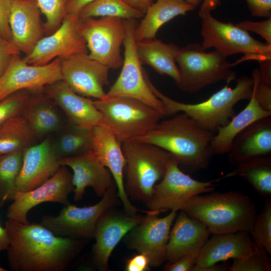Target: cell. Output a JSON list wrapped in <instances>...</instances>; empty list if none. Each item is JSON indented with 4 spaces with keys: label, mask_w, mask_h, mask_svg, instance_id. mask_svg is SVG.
<instances>
[{
    "label": "cell",
    "mask_w": 271,
    "mask_h": 271,
    "mask_svg": "<svg viewBox=\"0 0 271 271\" xmlns=\"http://www.w3.org/2000/svg\"><path fill=\"white\" fill-rule=\"evenodd\" d=\"M144 216L137 213L127 214L115 207L105 211L98 218L94 234L95 242L91 253L92 260L100 271L108 269L111 254L125 235L143 219Z\"/></svg>",
    "instance_id": "ac0fdd59"
},
{
    "label": "cell",
    "mask_w": 271,
    "mask_h": 271,
    "mask_svg": "<svg viewBox=\"0 0 271 271\" xmlns=\"http://www.w3.org/2000/svg\"><path fill=\"white\" fill-rule=\"evenodd\" d=\"M11 0H0V34L11 42L12 35L9 25Z\"/></svg>",
    "instance_id": "ee69618b"
},
{
    "label": "cell",
    "mask_w": 271,
    "mask_h": 271,
    "mask_svg": "<svg viewBox=\"0 0 271 271\" xmlns=\"http://www.w3.org/2000/svg\"><path fill=\"white\" fill-rule=\"evenodd\" d=\"M61 80L60 58L46 65H33L26 63L20 54H16L0 76V100L22 90L43 91L46 85Z\"/></svg>",
    "instance_id": "2e32d148"
},
{
    "label": "cell",
    "mask_w": 271,
    "mask_h": 271,
    "mask_svg": "<svg viewBox=\"0 0 271 271\" xmlns=\"http://www.w3.org/2000/svg\"><path fill=\"white\" fill-rule=\"evenodd\" d=\"M251 78L255 99L263 109L271 111V86L260 80L258 68L253 70Z\"/></svg>",
    "instance_id": "ab89813d"
},
{
    "label": "cell",
    "mask_w": 271,
    "mask_h": 271,
    "mask_svg": "<svg viewBox=\"0 0 271 271\" xmlns=\"http://www.w3.org/2000/svg\"><path fill=\"white\" fill-rule=\"evenodd\" d=\"M195 8L184 0H156L149 7L141 23L136 27V41L156 38L158 31L165 24Z\"/></svg>",
    "instance_id": "4316f807"
},
{
    "label": "cell",
    "mask_w": 271,
    "mask_h": 271,
    "mask_svg": "<svg viewBox=\"0 0 271 271\" xmlns=\"http://www.w3.org/2000/svg\"><path fill=\"white\" fill-rule=\"evenodd\" d=\"M199 16L202 21L201 45L204 50L214 48L226 57L245 54L239 62L251 59L258 62L271 60V45L255 39L236 25L217 20L209 11L200 10Z\"/></svg>",
    "instance_id": "ba28073f"
},
{
    "label": "cell",
    "mask_w": 271,
    "mask_h": 271,
    "mask_svg": "<svg viewBox=\"0 0 271 271\" xmlns=\"http://www.w3.org/2000/svg\"><path fill=\"white\" fill-rule=\"evenodd\" d=\"M254 244L253 253L245 257L233 259L229 271H270V259L266 251Z\"/></svg>",
    "instance_id": "74e56055"
},
{
    "label": "cell",
    "mask_w": 271,
    "mask_h": 271,
    "mask_svg": "<svg viewBox=\"0 0 271 271\" xmlns=\"http://www.w3.org/2000/svg\"><path fill=\"white\" fill-rule=\"evenodd\" d=\"M249 100L243 110L217 130L211 144L213 155L227 154L234 139L241 131L255 121L271 116V111L263 109L259 105L253 92Z\"/></svg>",
    "instance_id": "f546056e"
},
{
    "label": "cell",
    "mask_w": 271,
    "mask_h": 271,
    "mask_svg": "<svg viewBox=\"0 0 271 271\" xmlns=\"http://www.w3.org/2000/svg\"><path fill=\"white\" fill-rule=\"evenodd\" d=\"M72 174L61 165L55 174L46 182L27 192L17 191L7 211L9 219L29 223L27 215L34 207L44 202H56L64 206L70 204L69 195L73 192Z\"/></svg>",
    "instance_id": "9a60e30c"
},
{
    "label": "cell",
    "mask_w": 271,
    "mask_h": 271,
    "mask_svg": "<svg viewBox=\"0 0 271 271\" xmlns=\"http://www.w3.org/2000/svg\"><path fill=\"white\" fill-rule=\"evenodd\" d=\"M109 68L91 59L88 54L60 58L62 80L76 93L84 97L102 99L104 87L108 84Z\"/></svg>",
    "instance_id": "e0dca14e"
},
{
    "label": "cell",
    "mask_w": 271,
    "mask_h": 271,
    "mask_svg": "<svg viewBox=\"0 0 271 271\" xmlns=\"http://www.w3.org/2000/svg\"><path fill=\"white\" fill-rule=\"evenodd\" d=\"M32 93L22 90L0 100V126L9 119L23 114Z\"/></svg>",
    "instance_id": "f35d334b"
},
{
    "label": "cell",
    "mask_w": 271,
    "mask_h": 271,
    "mask_svg": "<svg viewBox=\"0 0 271 271\" xmlns=\"http://www.w3.org/2000/svg\"><path fill=\"white\" fill-rule=\"evenodd\" d=\"M251 15L254 17H271V0H245Z\"/></svg>",
    "instance_id": "f6af8a7d"
},
{
    "label": "cell",
    "mask_w": 271,
    "mask_h": 271,
    "mask_svg": "<svg viewBox=\"0 0 271 271\" xmlns=\"http://www.w3.org/2000/svg\"><path fill=\"white\" fill-rule=\"evenodd\" d=\"M249 234L246 231H239L213 234L201 247L191 271H201L220 261L251 255L254 252L255 244Z\"/></svg>",
    "instance_id": "603a6c76"
},
{
    "label": "cell",
    "mask_w": 271,
    "mask_h": 271,
    "mask_svg": "<svg viewBox=\"0 0 271 271\" xmlns=\"http://www.w3.org/2000/svg\"><path fill=\"white\" fill-rule=\"evenodd\" d=\"M79 20L80 31L86 41L89 57L109 69L121 67V47L126 34V20L109 17Z\"/></svg>",
    "instance_id": "8fae6325"
},
{
    "label": "cell",
    "mask_w": 271,
    "mask_h": 271,
    "mask_svg": "<svg viewBox=\"0 0 271 271\" xmlns=\"http://www.w3.org/2000/svg\"><path fill=\"white\" fill-rule=\"evenodd\" d=\"M93 102L101 114L100 124L108 128L121 143L144 135L165 116L133 98L106 96Z\"/></svg>",
    "instance_id": "8992f818"
},
{
    "label": "cell",
    "mask_w": 271,
    "mask_h": 271,
    "mask_svg": "<svg viewBox=\"0 0 271 271\" xmlns=\"http://www.w3.org/2000/svg\"><path fill=\"white\" fill-rule=\"evenodd\" d=\"M230 265L226 263L222 264H214L204 268L201 271H226L229 270Z\"/></svg>",
    "instance_id": "f5cc1de1"
},
{
    "label": "cell",
    "mask_w": 271,
    "mask_h": 271,
    "mask_svg": "<svg viewBox=\"0 0 271 271\" xmlns=\"http://www.w3.org/2000/svg\"><path fill=\"white\" fill-rule=\"evenodd\" d=\"M227 154L234 165L254 157L271 155V116L255 121L241 131Z\"/></svg>",
    "instance_id": "484cf974"
},
{
    "label": "cell",
    "mask_w": 271,
    "mask_h": 271,
    "mask_svg": "<svg viewBox=\"0 0 271 271\" xmlns=\"http://www.w3.org/2000/svg\"><path fill=\"white\" fill-rule=\"evenodd\" d=\"M54 102L44 92H33L23 115L36 139L58 132L65 124Z\"/></svg>",
    "instance_id": "83f0119b"
},
{
    "label": "cell",
    "mask_w": 271,
    "mask_h": 271,
    "mask_svg": "<svg viewBox=\"0 0 271 271\" xmlns=\"http://www.w3.org/2000/svg\"><path fill=\"white\" fill-rule=\"evenodd\" d=\"M142 221L124 237L127 247L146 255L151 266L159 267L165 261L170 231L177 215L171 211L163 217L148 211Z\"/></svg>",
    "instance_id": "4fadbf2b"
},
{
    "label": "cell",
    "mask_w": 271,
    "mask_h": 271,
    "mask_svg": "<svg viewBox=\"0 0 271 271\" xmlns=\"http://www.w3.org/2000/svg\"><path fill=\"white\" fill-rule=\"evenodd\" d=\"M215 134L184 113L159 122L134 140L156 146L173 155L189 173L206 169L213 156L211 144Z\"/></svg>",
    "instance_id": "7a4b0ae2"
},
{
    "label": "cell",
    "mask_w": 271,
    "mask_h": 271,
    "mask_svg": "<svg viewBox=\"0 0 271 271\" xmlns=\"http://www.w3.org/2000/svg\"><path fill=\"white\" fill-rule=\"evenodd\" d=\"M125 159L124 185L128 198L149 200L154 186L163 178L172 157L169 152L147 143L130 140L121 143Z\"/></svg>",
    "instance_id": "5b68a950"
},
{
    "label": "cell",
    "mask_w": 271,
    "mask_h": 271,
    "mask_svg": "<svg viewBox=\"0 0 271 271\" xmlns=\"http://www.w3.org/2000/svg\"><path fill=\"white\" fill-rule=\"evenodd\" d=\"M60 164L70 168L73 171V199L75 202L82 199L87 187H91L98 197H102L115 183L109 170L92 150L79 156L61 159Z\"/></svg>",
    "instance_id": "7402d4cb"
},
{
    "label": "cell",
    "mask_w": 271,
    "mask_h": 271,
    "mask_svg": "<svg viewBox=\"0 0 271 271\" xmlns=\"http://www.w3.org/2000/svg\"><path fill=\"white\" fill-rule=\"evenodd\" d=\"M49 137L33 144L24 152L22 168L16 181L17 191L27 192L42 185L61 167Z\"/></svg>",
    "instance_id": "ffe728a7"
},
{
    "label": "cell",
    "mask_w": 271,
    "mask_h": 271,
    "mask_svg": "<svg viewBox=\"0 0 271 271\" xmlns=\"http://www.w3.org/2000/svg\"><path fill=\"white\" fill-rule=\"evenodd\" d=\"M233 171L223 178L239 176L245 179L259 194L267 199L271 197V156H261L235 165Z\"/></svg>",
    "instance_id": "1f68e13d"
},
{
    "label": "cell",
    "mask_w": 271,
    "mask_h": 271,
    "mask_svg": "<svg viewBox=\"0 0 271 271\" xmlns=\"http://www.w3.org/2000/svg\"><path fill=\"white\" fill-rule=\"evenodd\" d=\"M136 43L137 54L141 63L150 66L160 75L170 76L180 88V72L175 59L179 48L172 43H164L156 38Z\"/></svg>",
    "instance_id": "f1b7e54d"
},
{
    "label": "cell",
    "mask_w": 271,
    "mask_h": 271,
    "mask_svg": "<svg viewBox=\"0 0 271 271\" xmlns=\"http://www.w3.org/2000/svg\"><path fill=\"white\" fill-rule=\"evenodd\" d=\"M181 210L202 221L213 234L239 231L250 233L257 216L251 199L234 191L196 195Z\"/></svg>",
    "instance_id": "3957f363"
},
{
    "label": "cell",
    "mask_w": 271,
    "mask_h": 271,
    "mask_svg": "<svg viewBox=\"0 0 271 271\" xmlns=\"http://www.w3.org/2000/svg\"><path fill=\"white\" fill-rule=\"evenodd\" d=\"M250 234L252 240L271 254V202L267 199L261 212L257 215Z\"/></svg>",
    "instance_id": "d590c367"
},
{
    "label": "cell",
    "mask_w": 271,
    "mask_h": 271,
    "mask_svg": "<svg viewBox=\"0 0 271 271\" xmlns=\"http://www.w3.org/2000/svg\"><path fill=\"white\" fill-rule=\"evenodd\" d=\"M192 6L196 8L201 5L203 0H184Z\"/></svg>",
    "instance_id": "db71d44e"
},
{
    "label": "cell",
    "mask_w": 271,
    "mask_h": 271,
    "mask_svg": "<svg viewBox=\"0 0 271 271\" xmlns=\"http://www.w3.org/2000/svg\"><path fill=\"white\" fill-rule=\"evenodd\" d=\"M258 69L260 80L271 86V60L259 61Z\"/></svg>",
    "instance_id": "c3c4849f"
},
{
    "label": "cell",
    "mask_w": 271,
    "mask_h": 271,
    "mask_svg": "<svg viewBox=\"0 0 271 271\" xmlns=\"http://www.w3.org/2000/svg\"><path fill=\"white\" fill-rule=\"evenodd\" d=\"M21 53L12 42L0 34V76L7 69L13 56Z\"/></svg>",
    "instance_id": "7bdbcfd3"
},
{
    "label": "cell",
    "mask_w": 271,
    "mask_h": 271,
    "mask_svg": "<svg viewBox=\"0 0 271 271\" xmlns=\"http://www.w3.org/2000/svg\"><path fill=\"white\" fill-rule=\"evenodd\" d=\"M41 13L36 0H11V42L25 56L30 54L44 37Z\"/></svg>",
    "instance_id": "44dd1931"
},
{
    "label": "cell",
    "mask_w": 271,
    "mask_h": 271,
    "mask_svg": "<svg viewBox=\"0 0 271 271\" xmlns=\"http://www.w3.org/2000/svg\"><path fill=\"white\" fill-rule=\"evenodd\" d=\"M218 180L200 181L191 178L181 170L173 156L163 178L154 186L150 198L145 204L147 211L160 214L167 211L181 210L192 197L213 191L214 183Z\"/></svg>",
    "instance_id": "9c48e42d"
},
{
    "label": "cell",
    "mask_w": 271,
    "mask_h": 271,
    "mask_svg": "<svg viewBox=\"0 0 271 271\" xmlns=\"http://www.w3.org/2000/svg\"><path fill=\"white\" fill-rule=\"evenodd\" d=\"M180 211L175 219L166 247L165 260L169 262L200 250L210 234L202 221Z\"/></svg>",
    "instance_id": "d4e9b609"
},
{
    "label": "cell",
    "mask_w": 271,
    "mask_h": 271,
    "mask_svg": "<svg viewBox=\"0 0 271 271\" xmlns=\"http://www.w3.org/2000/svg\"><path fill=\"white\" fill-rule=\"evenodd\" d=\"M46 22L44 24L45 34L49 35L61 25L66 15L68 0H36Z\"/></svg>",
    "instance_id": "8d00e7d4"
},
{
    "label": "cell",
    "mask_w": 271,
    "mask_h": 271,
    "mask_svg": "<svg viewBox=\"0 0 271 271\" xmlns=\"http://www.w3.org/2000/svg\"><path fill=\"white\" fill-rule=\"evenodd\" d=\"M95 0H68L66 15L71 14L79 16L81 10Z\"/></svg>",
    "instance_id": "7dc6e473"
},
{
    "label": "cell",
    "mask_w": 271,
    "mask_h": 271,
    "mask_svg": "<svg viewBox=\"0 0 271 271\" xmlns=\"http://www.w3.org/2000/svg\"><path fill=\"white\" fill-rule=\"evenodd\" d=\"M36 139L23 114L14 116L0 126V156L24 152Z\"/></svg>",
    "instance_id": "d6a6232c"
},
{
    "label": "cell",
    "mask_w": 271,
    "mask_h": 271,
    "mask_svg": "<svg viewBox=\"0 0 271 271\" xmlns=\"http://www.w3.org/2000/svg\"><path fill=\"white\" fill-rule=\"evenodd\" d=\"M135 20H126L124 57L119 76L106 93L108 97L123 96L138 99L167 116L162 101L153 93L146 79L138 57L134 31Z\"/></svg>",
    "instance_id": "7c38bea8"
},
{
    "label": "cell",
    "mask_w": 271,
    "mask_h": 271,
    "mask_svg": "<svg viewBox=\"0 0 271 271\" xmlns=\"http://www.w3.org/2000/svg\"><path fill=\"white\" fill-rule=\"evenodd\" d=\"M44 91L62 109L69 123L89 129L100 124L102 115L93 100L75 92L62 80L46 85Z\"/></svg>",
    "instance_id": "cb8c5ba5"
},
{
    "label": "cell",
    "mask_w": 271,
    "mask_h": 271,
    "mask_svg": "<svg viewBox=\"0 0 271 271\" xmlns=\"http://www.w3.org/2000/svg\"><path fill=\"white\" fill-rule=\"evenodd\" d=\"M58 132L55 140H51L52 148L60 160L79 156L92 150L91 129L67 121Z\"/></svg>",
    "instance_id": "4dcf8cb0"
},
{
    "label": "cell",
    "mask_w": 271,
    "mask_h": 271,
    "mask_svg": "<svg viewBox=\"0 0 271 271\" xmlns=\"http://www.w3.org/2000/svg\"><path fill=\"white\" fill-rule=\"evenodd\" d=\"M145 76L154 94L164 104L167 115L181 111L193 119L202 127L213 132L226 124L235 115V105L240 101L249 99L253 90L251 78L242 76L235 80L234 87L226 84L206 100L196 103L176 101L160 92L152 83L147 72Z\"/></svg>",
    "instance_id": "277c9868"
},
{
    "label": "cell",
    "mask_w": 271,
    "mask_h": 271,
    "mask_svg": "<svg viewBox=\"0 0 271 271\" xmlns=\"http://www.w3.org/2000/svg\"><path fill=\"white\" fill-rule=\"evenodd\" d=\"M200 250L189 252L173 262L165 264L163 270L165 271H191L195 264Z\"/></svg>",
    "instance_id": "b9f144b4"
},
{
    "label": "cell",
    "mask_w": 271,
    "mask_h": 271,
    "mask_svg": "<svg viewBox=\"0 0 271 271\" xmlns=\"http://www.w3.org/2000/svg\"><path fill=\"white\" fill-rule=\"evenodd\" d=\"M24 152L0 156V207L12 201L17 192L16 183L22 168Z\"/></svg>",
    "instance_id": "836d02e7"
},
{
    "label": "cell",
    "mask_w": 271,
    "mask_h": 271,
    "mask_svg": "<svg viewBox=\"0 0 271 271\" xmlns=\"http://www.w3.org/2000/svg\"><path fill=\"white\" fill-rule=\"evenodd\" d=\"M7 270L0 266V271H7Z\"/></svg>",
    "instance_id": "11a10c76"
},
{
    "label": "cell",
    "mask_w": 271,
    "mask_h": 271,
    "mask_svg": "<svg viewBox=\"0 0 271 271\" xmlns=\"http://www.w3.org/2000/svg\"><path fill=\"white\" fill-rule=\"evenodd\" d=\"M131 7L145 14L149 7L153 4V0H123Z\"/></svg>",
    "instance_id": "681fc988"
},
{
    "label": "cell",
    "mask_w": 271,
    "mask_h": 271,
    "mask_svg": "<svg viewBox=\"0 0 271 271\" xmlns=\"http://www.w3.org/2000/svg\"><path fill=\"white\" fill-rule=\"evenodd\" d=\"M221 4L220 0H203L200 10L211 12Z\"/></svg>",
    "instance_id": "816d5d0a"
},
{
    "label": "cell",
    "mask_w": 271,
    "mask_h": 271,
    "mask_svg": "<svg viewBox=\"0 0 271 271\" xmlns=\"http://www.w3.org/2000/svg\"><path fill=\"white\" fill-rule=\"evenodd\" d=\"M121 201L114 183L97 203L83 207L70 203L64 206L59 215L43 216L40 223L55 235L72 239H88L94 237L99 217Z\"/></svg>",
    "instance_id": "30bf717a"
},
{
    "label": "cell",
    "mask_w": 271,
    "mask_h": 271,
    "mask_svg": "<svg viewBox=\"0 0 271 271\" xmlns=\"http://www.w3.org/2000/svg\"><path fill=\"white\" fill-rule=\"evenodd\" d=\"M9 241L7 229L0 224V252L7 250Z\"/></svg>",
    "instance_id": "f907efd6"
},
{
    "label": "cell",
    "mask_w": 271,
    "mask_h": 271,
    "mask_svg": "<svg viewBox=\"0 0 271 271\" xmlns=\"http://www.w3.org/2000/svg\"><path fill=\"white\" fill-rule=\"evenodd\" d=\"M9 245V266L13 271H65L88 239L55 235L42 224L9 219L5 227Z\"/></svg>",
    "instance_id": "6da1fadb"
},
{
    "label": "cell",
    "mask_w": 271,
    "mask_h": 271,
    "mask_svg": "<svg viewBox=\"0 0 271 271\" xmlns=\"http://www.w3.org/2000/svg\"><path fill=\"white\" fill-rule=\"evenodd\" d=\"M91 132L92 151L110 172L123 210L129 214H137L140 210L131 203L124 188L125 159L121 143L108 128L102 124L94 126Z\"/></svg>",
    "instance_id": "d6986e66"
},
{
    "label": "cell",
    "mask_w": 271,
    "mask_h": 271,
    "mask_svg": "<svg viewBox=\"0 0 271 271\" xmlns=\"http://www.w3.org/2000/svg\"><path fill=\"white\" fill-rule=\"evenodd\" d=\"M176 61L179 65L182 90L194 93L221 81L230 84L236 79L233 64L216 50L207 52L201 44H190L179 48Z\"/></svg>",
    "instance_id": "52a82bcc"
},
{
    "label": "cell",
    "mask_w": 271,
    "mask_h": 271,
    "mask_svg": "<svg viewBox=\"0 0 271 271\" xmlns=\"http://www.w3.org/2000/svg\"><path fill=\"white\" fill-rule=\"evenodd\" d=\"M236 25L247 32L256 33L265 40L266 43L271 45V17L258 22L245 20Z\"/></svg>",
    "instance_id": "60d3db41"
},
{
    "label": "cell",
    "mask_w": 271,
    "mask_h": 271,
    "mask_svg": "<svg viewBox=\"0 0 271 271\" xmlns=\"http://www.w3.org/2000/svg\"><path fill=\"white\" fill-rule=\"evenodd\" d=\"M79 22L78 16L67 14L59 27L41 39L23 60L31 65H44L58 58L88 54L86 41L80 31Z\"/></svg>",
    "instance_id": "5bb4252c"
},
{
    "label": "cell",
    "mask_w": 271,
    "mask_h": 271,
    "mask_svg": "<svg viewBox=\"0 0 271 271\" xmlns=\"http://www.w3.org/2000/svg\"><path fill=\"white\" fill-rule=\"evenodd\" d=\"M148 257L141 253L128 258L125 262L124 270L126 271H148L151 268Z\"/></svg>",
    "instance_id": "bcb514c9"
},
{
    "label": "cell",
    "mask_w": 271,
    "mask_h": 271,
    "mask_svg": "<svg viewBox=\"0 0 271 271\" xmlns=\"http://www.w3.org/2000/svg\"><path fill=\"white\" fill-rule=\"evenodd\" d=\"M144 14L131 7L123 0H95L79 14V18L90 17H116L124 20L139 19Z\"/></svg>",
    "instance_id": "e575fe53"
}]
</instances>
